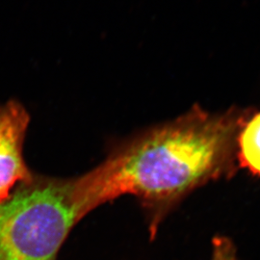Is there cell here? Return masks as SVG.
<instances>
[{"label": "cell", "mask_w": 260, "mask_h": 260, "mask_svg": "<svg viewBox=\"0 0 260 260\" xmlns=\"http://www.w3.org/2000/svg\"><path fill=\"white\" fill-rule=\"evenodd\" d=\"M236 156L239 168L260 177V112L242 125L236 140Z\"/></svg>", "instance_id": "4"}, {"label": "cell", "mask_w": 260, "mask_h": 260, "mask_svg": "<svg viewBox=\"0 0 260 260\" xmlns=\"http://www.w3.org/2000/svg\"><path fill=\"white\" fill-rule=\"evenodd\" d=\"M30 117L25 107L16 101L0 104V205L33 174L23 157V143Z\"/></svg>", "instance_id": "3"}, {"label": "cell", "mask_w": 260, "mask_h": 260, "mask_svg": "<svg viewBox=\"0 0 260 260\" xmlns=\"http://www.w3.org/2000/svg\"><path fill=\"white\" fill-rule=\"evenodd\" d=\"M247 119L248 112L211 114L196 105L174 121L117 144L103 163L73 178L80 218L120 197L133 196L153 239L188 196L237 173L236 140Z\"/></svg>", "instance_id": "1"}, {"label": "cell", "mask_w": 260, "mask_h": 260, "mask_svg": "<svg viewBox=\"0 0 260 260\" xmlns=\"http://www.w3.org/2000/svg\"><path fill=\"white\" fill-rule=\"evenodd\" d=\"M237 250L230 237L218 235L212 240L211 260H237Z\"/></svg>", "instance_id": "5"}, {"label": "cell", "mask_w": 260, "mask_h": 260, "mask_svg": "<svg viewBox=\"0 0 260 260\" xmlns=\"http://www.w3.org/2000/svg\"><path fill=\"white\" fill-rule=\"evenodd\" d=\"M80 221L73 178L35 175L0 205V260H57Z\"/></svg>", "instance_id": "2"}]
</instances>
